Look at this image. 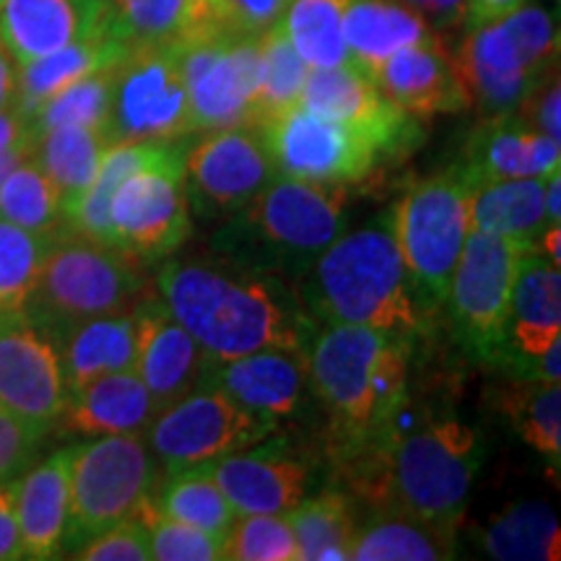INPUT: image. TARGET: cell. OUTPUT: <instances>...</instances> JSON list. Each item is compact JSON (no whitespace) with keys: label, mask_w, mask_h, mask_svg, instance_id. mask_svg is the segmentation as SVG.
<instances>
[{"label":"cell","mask_w":561,"mask_h":561,"mask_svg":"<svg viewBox=\"0 0 561 561\" xmlns=\"http://www.w3.org/2000/svg\"><path fill=\"white\" fill-rule=\"evenodd\" d=\"M157 289L208 362L263 348L307 351L318 333L289 278L240 261H170L157 271Z\"/></svg>","instance_id":"1"},{"label":"cell","mask_w":561,"mask_h":561,"mask_svg":"<svg viewBox=\"0 0 561 561\" xmlns=\"http://www.w3.org/2000/svg\"><path fill=\"white\" fill-rule=\"evenodd\" d=\"M405 343L364 325H325L312 335L310 392L328 416V453L335 468L382 447L398 430L409 403Z\"/></svg>","instance_id":"2"},{"label":"cell","mask_w":561,"mask_h":561,"mask_svg":"<svg viewBox=\"0 0 561 561\" xmlns=\"http://www.w3.org/2000/svg\"><path fill=\"white\" fill-rule=\"evenodd\" d=\"M483 447L479 434L455 416L392 432L377 450L335 468L348 494L375 510L405 512L421 520L455 525L466 512L479 476Z\"/></svg>","instance_id":"3"},{"label":"cell","mask_w":561,"mask_h":561,"mask_svg":"<svg viewBox=\"0 0 561 561\" xmlns=\"http://www.w3.org/2000/svg\"><path fill=\"white\" fill-rule=\"evenodd\" d=\"M299 294L318 322L375 328L403 341L432 312L405 271L390 216L343 231L301 278Z\"/></svg>","instance_id":"4"},{"label":"cell","mask_w":561,"mask_h":561,"mask_svg":"<svg viewBox=\"0 0 561 561\" xmlns=\"http://www.w3.org/2000/svg\"><path fill=\"white\" fill-rule=\"evenodd\" d=\"M348 185H322L276 174L240 210L229 244H242L244 265L301 280L312 263L346 231Z\"/></svg>","instance_id":"5"},{"label":"cell","mask_w":561,"mask_h":561,"mask_svg":"<svg viewBox=\"0 0 561 561\" xmlns=\"http://www.w3.org/2000/svg\"><path fill=\"white\" fill-rule=\"evenodd\" d=\"M140 297H146V284L136 257L73 231H58L24 312L58 341L83 320L133 310Z\"/></svg>","instance_id":"6"},{"label":"cell","mask_w":561,"mask_h":561,"mask_svg":"<svg viewBox=\"0 0 561 561\" xmlns=\"http://www.w3.org/2000/svg\"><path fill=\"white\" fill-rule=\"evenodd\" d=\"M453 58L471 107L481 117L507 115L559 68L557 19L528 0L510 16L468 26Z\"/></svg>","instance_id":"7"},{"label":"cell","mask_w":561,"mask_h":561,"mask_svg":"<svg viewBox=\"0 0 561 561\" xmlns=\"http://www.w3.org/2000/svg\"><path fill=\"white\" fill-rule=\"evenodd\" d=\"M473 185L458 164L424 178L405 191L390 214L392 237L416 286L434 312L445 305L453 271L471 234Z\"/></svg>","instance_id":"8"},{"label":"cell","mask_w":561,"mask_h":561,"mask_svg":"<svg viewBox=\"0 0 561 561\" xmlns=\"http://www.w3.org/2000/svg\"><path fill=\"white\" fill-rule=\"evenodd\" d=\"M161 466L146 434H102L70 447V504L62 551L73 553L96 533L128 520L157 494Z\"/></svg>","instance_id":"9"},{"label":"cell","mask_w":561,"mask_h":561,"mask_svg":"<svg viewBox=\"0 0 561 561\" xmlns=\"http://www.w3.org/2000/svg\"><path fill=\"white\" fill-rule=\"evenodd\" d=\"M276 426L242 409L234 398L210 382L157 411L146 442L164 476L208 466L224 455L263 445Z\"/></svg>","instance_id":"10"},{"label":"cell","mask_w":561,"mask_h":561,"mask_svg":"<svg viewBox=\"0 0 561 561\" xmlns=\"http://www.w3.org/2000/svg\"><path fill=\"white\" fill-rule=\"evenodd\" d=\"M187 136L195 130L178 47H130L115 66L107 138L112 144H172Z\"/></svg>","instance_id":"11"},{"label":"cell","mask_w":561,"mask_h":561,"mask_svg":"<svg viewBox=\"0 0 561 561\" xmlns=\"http://www.w3.org/2000/svg\"><path fill=\"white\" fill-rule=\"evenodd\" d=\"M185 138L159 161L121 182L110 203L115 248L136 261H167L191 237Z\"/></svg>","instance_id":"12"},{"label":"cell","mask_w":561,"mask_h":561,"mask_svg":"<svg viewBox=\"0 0 561 561\" xmlns=\"http://www.w3.org/2000/svg\"><path fill=\"white\" fill-rule=\"evenodd\" d=\"M528 250V244L471 229L447 286L455 335L489 367L502 348L517 265Z\"/></svg>","instance_id":"13"},{"label":"cell","mask_w":561,"mask_h":561,"mask_svg":"<svg viewBox=\"0 0 561 561\" xmlns=\"http://www.w3.org/2000/svg\"><path fill=\"white\" fill-rule=\"evenodd\" d=\"M276 172L322 185H356L385 159L377 140L331 117L291 107L261 125Z\"/></svg>","instance_id":"14"},{"label":"cell","mask_w":561,"mask_h":561,"mask_svg":"<svg viewBox=\"0 0 561 561\" xmlns=\"http://www.w3.org/2000/svg\"><path fill=\"white\" fill-rule=\"evenodd\" d=\"M172 45L178 47L191 94L193 130L252 125V104L261 81V37L198 34Z\"/></svg>","instance_id":"15"},{"label":"cell","mask_w":561,"mask_h":561,"mask_svg":"<svg viewBox=\"0 0 561 561\" xmlns=\"http://www.w3.org/2000/svg\"><path fill=\"white\" fill-rule=\"evenodd\" d=\"M491 367L520 380H561V273L538 248L517 265L504 341Z\"/></svg>","instance_id":"16"},{"label":"cell","mask_w":561,"mask_h":561,"mask_svg":"<svg viewBox=\"0 0 561 561\" xmlns=\"http://www.w3.org/2000/svg\"><path fill=\"white\" fill-rule=\"evenodd\" d=\"M276 174L263 133L252 125L208 130L193 146L187 144V195L208 214H240Z\"/></svg>","instance_id":"17"},{"label":"cell","mask_w":561,"mask_h":561,"mask_svg":"<svg viewBox=\"0 0 561 561\" xmlns=\"http://www.w3.org/2000/svg\"><path fill=\"white\" fill-rule=\"evenodd\" d=\"M66 403L55 341L24 310L0 312V409L53 430Z\"/></svg>","instance_id":"18"},{"label":"cell","mask_w":561,"mask_h":561,"mask_svg":"<svg viewBox=\"0 0 561 561\" xmlns=\"http://www.w3.org/2000/svg\"><path fill=\"white\" fill-rule=\"evenodd\" d=\"M299 107L364 130L385 157H401L421 140L416 117L385 100L377 83L354 66L310 68Z\"/></svg>","instance_id":"19"},{"label":"cell","mask_w":561,"mask_h":561,"mask_svg":"<svg viewBox=\"0 0 561 561\" xmlns=\"http://www.w3.org/2000/svg\"><path fill=\"white\" fill-rule=\"evenodd\" d=\"M136 318V369L157 411L198 388L208 356L159 297H140Z\"/></svg>","instance_id":"20"},{"label":"cell","mask_w":561,"mask_h":561,"mask_svg":"<svg viewBox=\"0 0 561 561\" xmlns=\"http://www.w3.org/2000/svg\"><path fill=\"white\" fill-rule=\"evenodd\" d=\"M203 382L216 385L242 409L278 426L297 416L310 396L307 351L263 348L227 362H208Z\"/></svg>","instance_id":"21"},{"label":"cell","mask_w":561,"mask_h":561,"mask_svg":"<svg viewBox=\"0 0 561 561\" xmlns=\"http://www.w3.org/2000/svg\"><path fill=\"white\" fill-rule=\"evenodd\" d=\"M104 32L107 0H0V45L16 66Z\"/></svg>","instance_id":"22"},{"label":"cell","mask_w":561,"mask_h":561,"mask_svg":"<svg viewBox=\"0 0 561 561\" xmlns=\"http://www.w3.org/2000/svg\"><path fill=\"white\" fill-rule=\"evenodd\" d=\"M561 164V140L549 138L517 112L483 117L466 140L458 167L476 187L496 180L543 178Z\"/></svg>","instance_id":"23"},{"label":"cell","mask_w":561,"mask_h":561,"mask_svg":"<svg viewBox=\"0 0 561 561\" xmlns=\"http://www.w3.org/2000/svg\"><path fill=\"white\" fill-rule=\"evenodd\" d=\"M377 89L405 115L426 121L437 115H455L471 107L466 83L455 58L442 39L421 42L390 55L377 70Z\"/></svg>","instance_id":"24"},{"label":"cell","mask_w":561,"mask_h":561,"mask_svg":"<svg viewBox=\"0 0 561 561\" xmlns=\"http://www.w3.org/2000/svg\"><path fill=\"white\" fill-rule=\"evenodd\" d=\"M203 468L214 476L237 515H284L310 489V468L273 450H240Z\"/></svg>","instance_id":"25"},{"label":"cell","mask_w":561,"mask_h":561,"mask_svg":"<svg viewBox=\"0 0 561 561\" xmlns=\"http://www.w3.org/2000/svg\"><path fill=\"white\" fill-rule=\"evenodd\" d=\"M70 447L47 455L16 481V517L24 559H58L68 525Z\"/></svg>","instance_id":"26"},{"label":"cell","mask_w":561,"mask_h":561,"mask_svg":"<svg viewBox=\"0 0 561 561\" xmlns=\"http://www.w3.org/2000/svg\"><path fill=\"white\" fill-rule=\"evenodd\" d=\"M157 416L149 390L136 369L112 371L68 398L60 413L62 430L83 437L146 434Z\"/></svg>","instance_id":"27"},{"label":"cell","mask_w":561,"mask_h":561,"mask_svg":"<svg viewBox=\"0 0 561 561\" xmlns=\"http://www.w3.org/2000/svg\"><path fill=\"white\" fill-rule=\"evenodd\" d=\"M343 39L348 66L375 81L377 70L390 55L439 39V34L432 32V26L403 0H348L343 11Z\"/></svg>","instance_id":"28"},{"label":"cell","mask_w":561,"mask_h":561,"mask_svg":"<svg viewBox=\"0 0 561 561\" xmlns=\"http://www.w3.org/2000/svg\"><path fill=\"white\" fill-rule=\"evenodd\" d=\"M55 346L70 398L104 375L136 367V318L128 310L83 320L68 328Z\"/></svg>","instance_id":"29"},{"label":"cell","mask_w":561,"mask_h":561,"mask_svg":"<svg viewBox=\"0 0 561 561\" xmlns=\"http://www.w3.org/2000/svg\"><path fill=\"white\" fill-rule=\"evenodd\" d=\"M125 55H128V47L115 34L104 32L60 47L45 58L24 62V66H19V89L13 107L30 121L53 94H58L83 76L117 66Z\"/></svg>","instance_id":"30"},{"label":"cell","mask_w":561,"mask_h":561,"mask_svg":"<svg viewBox=\"0 0 561 561\" xmlns=\"http://www.w3.org/2000/svg\"><path fill=\"white\" fill-rule=\"evenodd\" d=\"M453 557L455 528L392 510L371 512L359 523L351 543V559L356 561H439Z\"/></svg>","instance_id":"31"},{"label":"cell","mask_w":561,"mask_h":561,"mask_svg":"<svg viewBox=\"0 0 561 561\" xmlns=\"http://www.w3.org/2000/svg\"><path fill=\"white\" fill-rule=\"evenodd\" d=\"M110 146L112 140L107 133L87 128V125H62V128L42 133L34 140L32 157L60 195L62 224L76 208V203L81 201V195L87 193L91 180L96 178Z\"/></svg>","instance_id":"32"},{"label":"cell","mask_w":561,"mask_h":561,"mask_svg":"<svg viewBox=\"0 0 561 561\" xmlns=\"http://www.w3.org/2000/svg\"><path fill=\"white\" fill-rule=\"evenodd\" d=\"M543 178L496 180L476 187L471 198V227L504 240L538 248L549 227L543 210Z\"/></svg>","instance_id":"33"},{"label":"cell","mask_w":561,"mask_h":561,"mask_svg":"<svg viewBox=\"0 0 561 561\" xmlns=\"http://www.w3.org/2000/svg\"><path fill=\"white\" fill-rule=\"evenodd\" d=\"M107 11L110 32L128 50L206 34L203 0H107Z\"/></svg>","instance_id":"34"},{"label":"cell","mask_w":561,"mask_h":561,"mask_svg":"<svg viewBox=\"0 0 561 561\" xmlns=\"http://www.w3.org/2000/svg\"><path fill=\"white\" fill-rule=\"evenodd\" d=\"M301 561L351 559L356 528V504L348 491H322L286 512Z\"/></svg>","instance_id":"35"},{"label":"cell","mask_w":561,"mask_h":561,"mask_svg":"<svg viewBox=\"0 0 561 561\" xmlns=\"http://www.w3.org/2000/svg\"><path fill=\"white\" fill-rule=\"evenodd\" d=\"M483 551L502 561H559L561 530L546 502L512 504L481 530Z\"/></svg>","instance_id":"36"},{"label":"cell","mask_w":561,"mask_h":561,"mask_svg":"<svg viewBox=\"0 0 561 561\" xmlns=\"http://www.w3.org/2000/svg\"><path fill=\"white\" fill-rule=\"evenodd\" d=\"M496 409L507 413L515 432L543 455L559 471L561 466V385L541 380H520L512 377L507 388L500 390Z\"/></svg>","instance_id":"37"},{"label":"cell","mask_w":561,"mask_h":561,"mask_svg":"<svg viewBox=\"0 0 561 561\" xmlns=\"http://www.w3.org/2000/svg\"><path fill=\"white\" fill-rule=\"evenodd\" d=\"M348 0H291L278 26L310 68L348 66L343 11Z\"/></svg>","instance_id":"38"},{"label":"cell","mask_w":561,"mask_h":561,"mask_svg":"<svg viewBox=\"0 0 561 561\" xmlns=\"http://www.w3.org/2000/svg\"><path fill=\"white\" fill-rule=\"evenodd\" d=\"M153 502L164 517L193 525L224 541L237 520L234 507L203 466L167 476L164 486L153 494Z\"/></svg>","instance_id":"39"},{"label":"cell","mask_w":561,"mask_h":561,"mask_svg":"<svg viewBox=\"0 0 561 561\" xmlns=\"http://www.w3.org/2000/svg\"><path fill=\"white\" fill-rule=\"evenodd\" d=\"M310 66L299 58L276 24L261 37V81L252 104V128H261L286 110L297 107Z\"/></svg>","instance_id":"40"},{"label":"cell","mask_w":561,"mask_h":561,"mask_svg":"<svg viewBox=\"0 0 561 561\" xmlns=\"http://www.w3.org/2000/svg\"><path fill=\"white\" fill-rule=\"evenodd\" d=\"M0 216L34 234L53 237L62 231L60 195L32 153L0 182Z\"/></svg>","instance_id":"41"},{"label":"cell","mask_w":561,"mask_h":561,"mask_svg":"<svg viewBox=\"0 0 561 561\" xmlns=\"http://www.w3.org/2000/svg\"><path fill=\"white\" fill-rule=\"evenodd\" d=\"M112 83H115V66L83 76L58 94H53L30 117L32 138L37 140L42 133L62 128V125H87V128L107 133Z\"/></svg>","instance_id":"42"},{"label":"cell","mask_w":561,"mask_h":561,"mask_svg":"<svg viewBox=\"0 0 561 561\" xmlns=\"http://www.w3.org/2000/svg\"><path fill=\"white\" fill-rule=\"evenodd\" d=\"M53 237L34 234L0 216V312L24 310Z\"/></svg>","instance_id":"43"},{"label":"cell","mask_w":561,"mask_h":561,"mask_svg":"<svg viewBox=\"0 0 561 561\" xmlns=\"http://www.w3.org/2000/svg\"><path fill=\"white\" fill-rule=\"evenodd\" d=\"M133 520L144 523L149 533L151 559L157 561H219L224 559V538L193 528L172 517H164L157 510V502L149 496L133 512Z\"/></svg>","instance_id":"44"},{"label":"cell","mask_w":561,"mask_h":561,"mask_svg":"<svg viewBox=\"0 0 561 561\" xmlns=\"http://www.w3.org/2000/svg\"><path fill=\"white\" fill-rule=\"evenodd\" d=\"M224 559L231 561H299L289 517L284 515H237Z\"/></svg>","instance_id":"45"},{"label":"cell","mask_w":561,"mask_h":561,"mask_svg":"<svg viewBox=\"0 0 561 561\" xmlns=\"http://www.w3.org/2000/svg\"><path fill=\"white\" fill-rule=\"evenodd\" d=\"M291 0H203L206 34L263 37L284 16Z\"/></svg>","instance_id":"46"},{"label":"cell","mask_w":561,"mask_h":561,"mask_svg":"<svg viewBox=\"0 0 561 561\" xmlns=\"http://www.w3.org/2000/svg\"><path fill=\"white\" fill-rule=\"evenodd\" d=\"M70 557L81 561H151L149 533H146L144 523L128 517V520H121L112 528L96 533Z\"/></svg>","instance_id":"47"},{"label":"cell","mask_w":561,"mask_h":561,"mask_svg":"<svg viewBox=\"0 0 561 561\" xmlns=\"http://www.w3.org/2000/svg\"><path fill=\"white\" fill-rule=\"evenodd\" d=\"M45 426L0 409V481H9L21 468H26L39 453V445L47 437Z\"/></svg>","instance_id":"48"},{"label":"cell","mask_w":561,"mask_h":561,"mask_svg":"<svg viewBox=\"0 0 561 561\" xmlns=\"http://www.w3.org/2000/svg\"><path fill=\"white\" fill-rule=\"evenodd\" d=\"M525 123L536 130L546 133L549 138L561 140V87L559 68L551 70L546 79L530 91L515 110Z\"/></svg>","instance_id":"49"},{"label":"cell","mask_w":561,"mask_h":561,"mask_svg":"<svg viewBox=\"0 0 561 561\" xmlns=\"http://www.w3.org/2000/svg\"><path fill=\"white\" fill-rule=\"evenodd\" d=\"M24 559L16 517V481H0V561Z\"/></svg>","instance_id":"50"},{"label":"cell","mask_w":561,"mask_h":561,"mask_svg":"<svg viewBox=\"0 0 561 561\" xmlns=\"http://www.w3.org/2000/svg\"><path fill=\"white\" fill-rule=\"evenodd\" d=\"M411 11H416L432 32L466 30V0H403Z\"/></svg>","instance_id":"51"},{"label":"cell","mask_w":561,"mask_h":561,"mask_svg":"<svg viewBox=\"0 0 561 561\" xmlns=\"http://www.w3.org/2000/svg\"><path fill=\"white\" fill-rule=\"evenodd\" d=\"M528 0H466V30L515 13Z\"/></svg>","instance_id":"52"},{"label":"cell","mask_w":561,"mask_h":561,"mask_svg":"<svg viewBox=\"0 0 561 561\" xmlns=\"http://www.w3.org/2000/svg\"><path fill=\"white\" fill-rule=\"evenodd\" d=\"M34 144L30 121L16 107L0 110V153L19 149V146Z\"/></svg>","instance_id":"53"},{"label":"cell","mask_w":561,"mask_h":561,"mask_svg":"<svg viewBox=\"0 0 561 561\" xmlns=\"http://www.w3.org/2000/svg\"><path fill=\"white\" fill-rule=\"evenodd\" d=\"M16 89H19V66L9 55V50L0 45V110H9L16 104Z\"/></svg>","instance_id":"54"},{"label":"cell","mask_w":561,"mask_h":561,"mask_svg":"<svg viewBox=\"0 0 561 561\" xmlns=\"http://www.w3.org/2000/svg\"><path fill=\"white\" fill-rule=\"evenodd\" d=\"M543 210H546V221L561 224V172L559 170L549 172V178H546Z\"/></svg>","instance_id":"55"},{"label":"cell","mask_w":561,"mask_h":561,"mask_svg":"<svg viewBox=\"0 0 561 561\" xmlns=\"http://www.w3.org/2000/svg\"><path fill=\"white\" fill-rule=\"evenodd\" d=\"M538 250H541L553 265L561 268V224H549V227L543 229L541 240H538Z\"/></svg>","instance_id":"56"},{"label":"cell","mask_w":561,"mask_h":561,"mask_svg":"<svg viewBox=\"0 0 561 561\" xmlns=\"http://www.w3.org/2000/svg\"><path fill=\"white\" fill-rule=\"evenodd\" d=\"M32 149H34V144H26V146H19V149H11V151L0 153V182H3L5 174H9V172L13 170V167L19 164L21 159L30 157Z\"/></svg>","instance_id":"57"},{"label":"cell","mask_w":561,"mask_h":561,"mask_svg":"<svg viewBox=\"0 0 561 561\" xmlns=\"http://www.w3.org/2000/svg\"><path fill=\"white\" fill-rule=\"evenodd\" d=\"M557 3H559V0H557Z\"/></svg>","instance_id":"58"}]
</instances>
